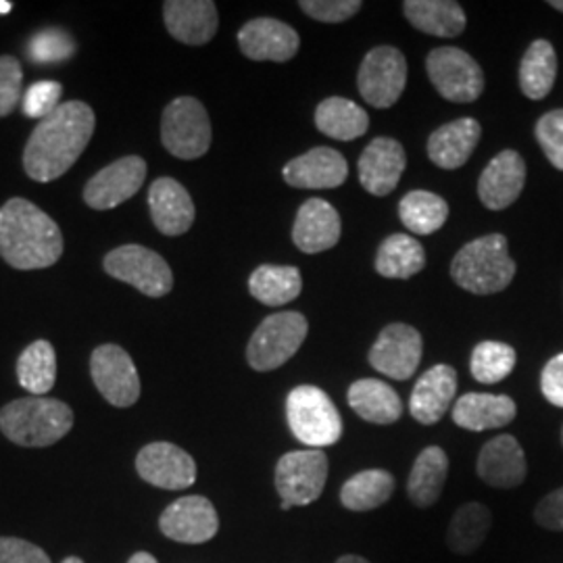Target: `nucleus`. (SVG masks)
Returning a JSON list of instances; mask_svg holds the SVG:
<instances>
[{"label":"nucleus","mask_w":563,"mask_h":563,"mask_svg":"<svg viewBox=\"0 0 563 563\" xmlns=\"http://www.w3.org/2000/svg\"><path fill=\"white\" fill-rule=\"evenodd\" d=\"M97 118L90 104L69 101L59 104L36 125L23 151L25 174L36 181L60 178L80 159L95 134Z\"/></svg>","instance_id":"f257e3e1"},{"label":"nucleus","mask_w":563,"mask_h":563,"mask_svg":"<svg viewBox=\"0 0 563 563\" xmlns=\"http://www.w3.org/2000/svg\"><path fill=\"white\" fill-rule=\"evenodd\" d=\"M63 255L60 228L34 202L11 199L0 207V257L15 269H44Z\"/></svg>","instance_id":"f03ea898"},{"label":"nucleus","mask_w":563,"mask_h":563,"mask_svg":"<svg viewBox=\"0 0 563 563\" xmlns=\"http://www.w3.org/2000/svg\"><path fill=\"white\" fill-rule=\"evenodd\" d=\"M74 411L69 405L46 397H27L0 409L2 434L21 446H51L69 434Z\"/></svg>","instance_id":"7ed1b4c3"},{"label":"nucleus","mask_w":563,"mask_h":563,"mask_svg":"<svg viewBox=\"0 0 563 563\" xmlns=\"http://www.w3.org/2000/svg\"><path fill=\"white\" fill-rule=\"evenodd\" d=\"M451 276L472 295L501 292L516 276L507 239L504 234H488L467 242L451 263Z\"/></svg>","instance_id":"20e7f679"},{"label":"nucleus","mask_w":563,"mask_h":563,"mask_svg":"<svg viewBox=\"0 0 563 563\" xmlns=\"http://www.w3.org/2000/svg\"><path fill=\"white\" fill-rule=\"evenodd\" d=\"M286 418L292 434L311 449H322L341 441V413L318 386H297L286 399Z\"/></svg>","instance_id":"39448f33"},{"label":"nucleus","mask_w":563,"mask_h":563,"mask_svg":"<svg viewBox=\"0 0 563 563\" xmlns=\"http://www.w3.org/2000/svg\"><path fill=\"white\" fill-rule=\"evenodd\" d=\"M307 320L297 311H282L265 318L246 346L249 365L272 372L288 362L307 339Z\"/></svg>","instance_id":"423d86ee"},{"label":"nucleus","mask_w":563,"mask_h":563,"mask_svg":"<svg viewBox=\"0 0 563 563\" xmlns=\"http://www.w3.org/2000/svg\"><path fill=\"white\" fill-rule=\"evenodd\" d=\"M163 146L178 159H199L211 146V121L201 101L180 97L169 102L162 118Z\"/></svg>","instance_id":"0eeeda50"},{"label":"nucleus","mask_w":563,"mask_h":563,"mask_svg":"<svg viewBox=\"0 0 563 563\" xmlns=\"http://www.w3.org/2000/svg\"><path fill=\"white\" fill-rule=\"evenodd\" d=\"M104 272L141 290L142 295L159 299L174 288L172 267L159 253L141 246V244H123L104 257Z\"/></svg>","instance_id":"6e6552de"},{"label":"nucleus","mask_w":563,"mask_h":563,"mask_svg":"<svg viewBox=\"0 0 563 563\" xmlns=\"http://www.w3.org/2000/svg\"><path fill=\"white\" fill-rule=\"evenodd\" d=\"M328 481V457L322 449L292 451L282 455L276 465V488L282 509L313 504L320 499Z\"/></svg>","instance_id":"1a4fd4ad"},{"label":"nucleus","mask_w":563,"mask_h":563,"mask_svg":"<svg viewBox=\"0 0 563 563\" xmlns=\"http://www.w3.org/2000/svg\"><path fill=\"white\" fill-rule=\"evenodd\" d=\"M426 71L446 101L474 102L483 95V67L462 48H434L426 59Z\"/></svg>","instance_id":"9d476101"},{"label":"nucleus","mask_w":563,"mask_h":563,"mask_svg":"<svg viewBox=\"0 0 563 563\" xmlns=\"http://www.w3.org/2000/svg\"><path fill=\"white\" fill-rule=\"evenodd\" d=\"M407 84V60L395 46H376L362 60L357 86L363 101L388 109L401 99Z\"/></svg>","instance_id":"9b49d317"},{"label":"nucleus","mask_w":563,"mask_h":563,"mask_svg":"<svg viewBox=\"0 0 563 563\" xmlns=\"http://www.w3.org/2000/svg\"><path fill=\"white\" fill-rule=\"evenodd\" d=\"M90 374L102 397L115 407H132L141 399V378L125 349L102 344L95 349Z\"/></svg>","instance_id":"f8f14e48"},{"label":"nucleus","mask_w":563,"mask_h":563,"mask_svg":"<svg viewBox=\"0 0 563 563\" xmlns=\"http://www.w3.org/2000/svg\"><path fill=\"white\" fill-rule=\"evenodd\" d=\"M422 334L407 323L386 325L369 351L376 372L393 380H409L422 362Z\"/></svg>","instance_id":"ddd939ff"},{"label":"nucleus","mask_w":563,"mask_h":563,"mask_svg":"<svg viewBox=\"0 0 563 563\" xmlns=\"http://www.w3.org/2000/svg\"><path fill=\"white\" fill-rule=\"evenodd\" d=\"M146 180V163L142 157H123L92 176L84 188V201L90 209L107 211L132 199Z\"/></svg>","instance_id":"4468645a"},{"label":"nucleus","mask_w":563,"mask_h":563,"mask_svg":"<svg viewBox=\"0 0 563 563\" xmlns=\"http://www.w3.org/2000/svg\"><path fill=\"white\" fill-rule=\"evenodd\" d=\"M159 528L176 543L201 544L211 541L220 530V518L213 504L205 497H181L162 514Z\"/></svg>","instance_id":"2eb2a0df"},{"label":"nucleus","mask_w":563,"mask_h":563,"mask_svg":"<svg viewBox=\"0 0 563 563\" xmlns=\"http://www.w3.org/2000/svg\"><path fill=\"white\" fill-rule=\"evenodd\" d=\"M142 481L165 490H184L197 481V463L176 444H146L136 457Z\"/></svg>","instance_id":"dca6fc26"},{"label":"nucleus","mask_w":563,"mask_h":563,"mask_svg":"<svg viewBox=\"0 0 563 563\" xmlns=\"http://www.w3.org/2000/svg\"><path fill=\"white\" fill-rule=\"evenodd\" d=\"M239 44L242 55L251 60L286 63L299 53L301 38L288 23L262 18L242 25Z\"/></svg>","instance_id":"f3484780"},{"label":"nucleus","mask_w":563,"mask_h":563,"mask_svg":"<svg viewBox=\"0 0 563 563\" xmlns=\"http://www.w3.org/2000/svg\"><path fill=\"white\" fill-rule=\"evenodd\" d=\"M167 32L176 41L202 46L218 34V7L211 0H169L163 4Z\"/></svg>","instance_id":"a211bd4d"},{"label":"nucleus","mask_w":563,"mask_h":563,"mask_svg":"<svg viewBox=\"0 0 563 563\" xmlns=\"http://www.w3.org/2000/svg\"><path fill=\"white\" fill-rule=\"evenodd\" d=\"M405 151L395 139H374L360 157V181L374 197L390 195L405 172Z\"/></svg>","instance_id":"6ab92c4d"},{"label":"nucleus","mask_w":563,"mask_h":563,"mask_svg":"<svg viewBox=\"0 0 563 563\" xmlns=\"http://www.w3.org/2000/svg\"><path fill=\"white\" fill-rule=\"evenodd\" d=\"M282 176L286 184L295 188L323 190L344 184L349 176V165L339 151L330 146H318L288 163Z\"/></svg>","instance_id":"aec40b11"},{"label":"nucleus","mask_w":563,"mask_h":563,"mask_svg":"<svg viewBox=\"0 0 563 563\" xmlns=\"http://www.w3.org/2000/svg\"><path fill=\"white\" fill-rule=\"evenodd\" d=\"M151 218L165 236H181L195 223V202L188 190L174 178H159L148 190Z\"/></svg>","instance_id":"412c9836"},{"label":"nucleus","mask_w":563,"mask_h":563,"mask_svg":"<svg viewBox=\"0 0 563 563\" xmlns=\"http://www.w3.org/2000/svg\"><path fill=\"white\" fill-rule=\"evenodd\" d=\"M455 393H457V372L446 363L430 367L413 386V393L409 399V411L413 420H418L423 426L441 422L455 399Z\"/></svg>","instance_id":"4be33fe9"},{"label":"nucleus","mask_w":563,"mask_h":563,"mask_svg":"<svg viewBox=\"0 0 563 563\" xmlns=\"http://www.w3.org/2000/svg\"><path fill=\"white\" fill-rule=\"evenodd\" d=\"M526 184V163L516 151H504L486 169L478 181V197L486 209L501 211L518 201Z\"/></svg>","instance_id":"5701e85b"},{"label":"nucleus","mask_w":563,"mask_h":563,"mask_svg":"<svg viewBox=\"0 0 563 563\" xmlns=\"http://www.w3.org/2000/svg\"><path fill=\"white\" fill-rule=\"evenodd\" d=\"M292 241L302 253H323L341 241V216L323 199H309L302 202L295 228Z\"/></svg>","instance_id":"b1692460"},{"label":"nucleus","mask_w":563,"mask_h":563,"mask_svg":"<svg viewBox=\"0 0 563 563\" xmlns=\"http://www.w3.org/2000/svg\"><path fill=\"white\" fill-rule=\"evenodd\" d=\"M526 470L522 446L511 434L495 437L478 455V476L495 488L520 486L526 481Z\"/></svg>","instance_id":"393cba45"},{"label":"nucleus","mask_w":563,"mask_h":563,"mask_svg":"<svg viewBox=\"0 0 563 563\" xmlns=\"http://www.w3.org/2000/svg\"><path fill=\"white\" fill-rule=\"evenodd\" d=\"M518 407L507 395H486V393H467L457 399L453 407V422L463 430L484 432L504 428L514 422Z\"/></svg>","instance_id":"a878e982"},{"label":"nucleus","mask_w":563,"mask_h":563,"mask_svg":"<svg viewBox=\"0 0 563 563\" xmlns=\"http://www.w3.org/2000/svg\"><path fill=\"white\" fill-rule=\"evenodd\" d=\"M483 128L472 118L451 121L437 132H432L428 141V157L430 162L443 169H457L465 165L481 141Z\"/></svg>","instance_id":"bb28decb"},{"label":"nucleus","mask_w":563,"mask_h":563,"mask_svg":"<svg viewBox=\"0 0 563 563\" xmlns=\"http://www.w3.org/2000/svg\"><path fill=\"white\" fill-rule=\"evenodd\" d=\"M402 11L416 30L430 36L455 38L465 30L462 4L453 0H407Z\"/></svg>","instance_id":"cd10ccee"},{"label":"nucleus","mask_w":563,"mask_h":563,"mask_svg":"<svg viewBox=\"0 0 563 563\" xmlns=\"http://www.w3.org/2000/svg\"><path fill=\"white\" fill-rule=\"evenodd\" d=\"M351 409L369 423H395L402 413V402L395 388L383 380L365 378L349 388Z\"/></svg>","instance_id":"c85d7f7f"},{"label":"nucleus","mask_w":563,"mask_h":563,"mask_svg":"<svg viewBox=\"0 0 563 563\" xmlns=\"http://www.w3.org/2000/svg\"><path fill=\"white\" fill-rule=\"evenodd\" d=\"M449 474V457L441 446H428L418 455L409 474L407 493L418 507H432L443 495Z\"/></svg>","instance_id":"c756f323"},{"label":"nucleus","mask_w":563,"mask_h":563,"mask_svg":"<svg viewBox=\"0 0 563 563\" xmlns=\"http://www.w3.org/2000/svg\"><path fill=\"white\" fill-rule=\"evenodd\" d=\"M316 125L328 139L355 141L367 132L369 118L357 102L342 97H330L318 104Z\"/></svg>","instance_id":"7c9ffc66"},{"label":"nucleus","mask_w":563,"mask_h":563,"mask_svg":"<svg viewBox=\"0 0 563 563\" xmlns=\"http://www.w3.org/2000/svg\"><path fill=\"white\" fill-rule=\"evenodd\" d=\"M249 290L263 305L282 307L301 295V272L292 265H260L249 278Z\"/></svg>","instance_id":"2f4dec72"},{"label":"nucleus","mask_w":563,"mask_h":563,"mask_svg":"<svg viewBox=\"0 0 563 563\" xmlns=\"http://www.w3.org/2000/svg\"><path fill=\"white\" fill-rule=\"evenodd\" d=\"M426 265L422 244L407 234H393L380 244L376 255V272L384 278L409 280Z\"/></svg>","instance_id":"473e14b6"},{"label":"nucleus","mask_w":563,"mask_h":563,"mask_svg":"<svg viewBox=\"0 0 563 563\" xmlns=\"http://www.w3.org/2000/svg\"><path fill=\"white\" fill-rule=\"evenodd\" d=\"M555 78L558 55L553 44L547 41L532 42L520 65V86L523 95L532 101H541L555 86Z\"/></svg>","instance_id":"72a5a7b5"},{"label":"nucleus","mask_w":563,"mask_h":563,"mask_svg":"<svg viewBox=\"0 0 563 563\" xmlns=\"http://www.w3.org/2000/svg\"><path fill=\"white\" fill-rule=\"evenodd\" d=\"M395 478L386 470H365L342 484L341 501L351 511H369L390 501Z\"/></svg>","instance_id":"f704fd0d"},{"label":"nucleus","mask_w":563,"mask_h":563,"mask_svg":"<svg viewBox=\"0 0 563 563\" xmlns=\"http://www.w3.org/2000/svg\"><path fill=\"white\" fill-rule=\"evenodd\" d=\"M402 225L418 236H430L443 228L449 205L443 197L428 190H411L399 202Z\"/></svg>","instance_id":"c9c22d12"},{"label":"nucleus","mask_w":563,"mask_h":563,"mask_svg":"<svg viewBox=\"0 0 563 563\" xmlns=\"http://www.w3.org/2000/svg\"><path fill=\"white\" fill-rule=\"evenodd\" d=\"M20 384L32 395H46L57 380V355L48 341L32 342L18 362Z\"/></svg>","instance_id":"e433bc0d"},{"label":"nucleus","mask_w":563,"mask_h":563,"mask_svg":"<svg viewBox=\"0 0 563 563\" xmlns=\"http://www.w3.org/2000/svg\"><path fill=\"white\" fill-rule=\"evenodd\" d=\"M490 532V511L481 504H467L457 509L446 530V544L460 555L474 553Z\"/></svg>","instance_id":"4c0bfd02"},{"label":"nucleus","mask_w":563,"mask_h":563,"mask_svg":"<svg viewBox=\"0 0 563 563\" xmlns=\"http://www.w3.org/2000/svg\"><path fill=\"white\" fill-rule=\"evenodd\" d=\"M516 367V349L505 342L484 341L472 351V376L483 384L505 380Z\"/></svg>","instance_id":"58836bf2"},{"label":"nucleus","mask_w":563,"mask_h":563,"mask_svg":"<svg viewBox=\"0 0 563 563\" xmlns=\"http://www.w3.org/2000/svg\"><path fill=\"white\" fill-rule=\"evenodd\" d=\"M27 53L36 63H57L69 59L76 53V42L59 27H48L30 41Z\"/></svg>","instance_id":"ea45409f"},{"label":"nucleus","mask_w":563,"mask_h":563,"mask_svg":"<svg viewBox=\"0 0 563 563\" xmlns=\"http://www.w3.org/2000/svg\"><path fill=\"white\" fill-rule=\"evenodd\" d=\"M534 134L549 163L563 172V109L544 113Z\"/></svg>","instance_id":"a19ab883"},{"label":"nucleus","mask_w":563,"mask_h":563,"mask_svg":"<svg viewBox=\"0 0 563 563\" xmlns=\"http://www.w3.org/2000/svg\"><path fill=\"white\" fill-rule=\"evenodd\" d=\"M63 86L59 81L42 80L32 84L23 97V113L34 120L48 118L59 107Z\"/></svg>","instance_id":"79ce46f5"},{"label":"nucleus","mask_w":563,"mask_h":563,"mask_svg":"<svg viewBox=\"0 0 563 563\" xmlns=\"http://www.w3.org/2000/svg\"><path fill=\"white\" fill-rule=\"evenodd\" d=\"M305 15L322 23H342L360 13V0H302L299 2Z\"/></svg>","instance_id":"37998d69"},{"label":"nucleus","mask_w":563,"mask_h":563,"mask_svg":"<svg viewBox=\"0 0 563 563\" xmlns=\"http://www.w3.org/2000/svg\"><path fill=\"white\" fill-rule=\"evenodd\" d=\"M21 71L20 60L13 57H0V118L13 113L15 104L20 101Z\"/></svg>","instance_id":"c03bdc74"},{"label":"nucleus","mask_w":563,"mask_h":563,"mask_svg":"<svg viewBox=\"0 0 563 563\" xmlns=\"http://www.w3.org/2000/svg\"><path fill=\"white\" fill-rule=\"evenodd\" d=\"M0 563H51V560L36 544L0 537Z\"/></svg>","instance_id":"a18cd8bd"},{"label":"nucleus","mask_w":563,"mask_h":563,"mask_svg":"<svg viewBox=\"0 0 563 563\" xmlns=\"http://www.w3.org/2000/svg\"><path fill=\"white\" fill-rule=\"evenodd\" d=\"M541 390L547 401L563 407V353L544 365Z\"/></svg>","instance_id":"49530a36"},{"label":"nucleus","mask_w":563,"mask_h":563,"mask_svg":"<svg viewBox=\"0 0 563 563\" xmlns=\"http://www.w3.org/2000/svg\"><path fill=\"white\" fill-rule=\"evenodd\" d=\"M534 520L547 530H563V488L549 493L534 509Z\"/></svg>","instance_id":"de8ad7c7"},{"label":"nucleus","mask_w":563,"mask_h":563,"mask_svg":"<svg viewBox=\"0 0 563 563\" xmlns=\"http://www.w3.org/2000/svg\"><path fill=\"white\" fill-rule=\"evenodd\" d=\"M128 563H159L151 553H136V555H132V560Z\"/></svg>","instance_id":"09e8293b"},{"label":"nucleus","mask_w":563,"mask_h":563,"mask_svg":"<svg viewBox=\"0 0 563 563\" xmlns=\"http://www.w3.org/2000/svg\"><path fill=\"white\" fill-rule=\"evenodd\" d=\"M336 563H369L367 560H363V558H360V555H344V558H341L339 562Z\"/></svg>","instance_id":"8fccbe9b"},{"label":"nucleus","mask_w":563,"mask_h":563,"mask_svg":"<svg viewBox=\"0 0 563 563\" xmlns=\"http://www.w3.org/2000/svg\"><path fill=\"white\" fill-rule=\"evenodd\" d=\"M11 9H13V4H11L9 0H0V13H2V15L11 13Z\"/></svg>","instance_id":"3c124183"},{"label":"nucleus","mask_w":563,"mask_h":563,"mask_svg":"<svg viewBox=\"0 0 563 563\" xmlns=\"http://www.w3.org/2000/svg\"><path fill=\"white\" fill-rule=\"evenodd\" d=\"M549 4H551L553 9H558V11H562L563 13V0H551Z\"/></svg>","instance_id":"603ef678"},{"label":"nucleus","mask_w":563,"mask_h":563,"mask_svg":"<svg viewBox=\"0 0 563 563\" xmlns=\"http://www.w3.org/2000/svg\"><path fill=\"white\" fill-rule=\"evenodd\" d=\"M63 563H84L81 562V560H78V558H67V560H65V562Z\"/></svg>","instance_id":"864d4df0"},{"label":"nucleus","mask_w":563,"mask_h":563,"mask_svg":"<svg viewBox=\"0 0 563 563\" xmlns=\"http://www.w3.org/2000/svg\"><path fill=\"white\" fill-rule=\"evenodd\" d=\"M562 443H563V430H562Z\"/></svg>","instance_id":"5fc2aeb1"}]
</instances>
